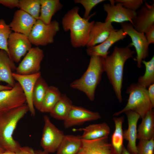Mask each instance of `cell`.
<instances>
[{
	"label": "cell",
	"mask_w": 154,
	"mask_h": 154,
	"mask_svg": "<svg viewBox=\"0 0 154 154\" xmlns=\"http://www.w3.org/2000/svg\"><path fill=\"white\" fill-rule=\"evenodd\" d=\"M40 7V0H19L18 8L37 20L39 17Z\"/></svg>",
	"instance_id": "cell-31"
},
{
	"label": "cell",
	"mask_w": 154,
	"mask_h": 154,
	"mask_svg": "<svg viewBox=\"0 0 154 154\" xmlns=\"http://www.w3.org/2000/svg\"><path fill=\"white\" fill-rule=\"evenodd\" d=\"M8 55L14 62L18 63L32 48L28 37L23 34L12 32L7 44Z\"/></svg>",
	"instance_id": "cell-10"
},
{
	"label": "cell",
	"mask_w": 154,
	"mask_h": 154,
	"mask_svg": "<svg viewBox=\"0 0 154 154\" xmlns=\"http://www.w3.org/2000/svg\"><path fill=\"white\" fill-rule=\"evenodd\" d=\"M44 122L40 144L43 151L48 153L56 152L65 136L51 121L46 115L44 116Z\"/></svg>",
	"instance_id": "cell-8"
},
{
	"label": "cell",
	"mask_w": 154,
	"mask_h": 154,
	"mask_svg": "<svg viewBox=\"0 0 154 154\" xmlns=\"http://www.w3.org/2000/svg\"><path fill=\"white\" fill-rule=\"evenodd\" d=\"M19 0H0V4L10 9L19 7Z\"/></svg>",
	"instance_id": "cell-38"
},
{
	"label": "cell",
	"mask_w": 154,
	"mask_h": 154,
	"mask_svg": "<svg viewBox=\"0 0 154 154\" xmlns=\"http://www.w3.org/2000/svg\"><path fill=\"white\" fill-rule=\"evenodd\" d=\"M12 31L9 25L3 19H0V49L9 54L7 44L8 39Z\"/></svg>",
	"instance_id": "cell-32"
},
{
	"label": "cell",
	"mask_w": 154,
	"mask_h": 154,
	"mask_svg": "<svg viewBox=\"0 0 154 154\" xmlns=\"http://www.w3.org/2000/svg\"><path fill=\"white\" fill-rule=\"evenodd\" d=\"M26 102L23 90L16 82L10 90L0 91V115L19 107Z\"/></svg>",
	"instance_id": "cell-9"
},
{
	"label": "cell",
	"mask_w": 154,
	"mask_h": 154,
	"mask_svg": "<svg viewBox=\"0 0 154 154\" xmlns=\"http://www.w3.org/2000/svg\"><path fill=\"white\" fill-rule=\"evenodd\" d=\"M41 7L39 19L44 24L48 25L52 17L61 10L63 5L59 0H40Z\"/></svg>",
	"instance_id": "cell-22"
},
{
	"label": "cell",
	"mask_w": 154,
	"mask_h": 154,
	"mask_svg": "<svg viewBox=\"0 0 154 154\" xmlns=\"http://www.w3.org/2000/svg\"><path fill=\"white\" fill-rule=\"evenodd\" d=\"M134 53L128 46L123 47L116 46L111 54L103 58L104 72L120 103L122 100L121 89L124 64L127 60L133 57Z\"/></svg>",
	"instance_id": "cell-1"
},
{
	"label": "cell",
	"mask_w": 154,
	"mask_h": 154,
	"mask_svg": "<svg viewBox=\"0 0 154 154\" xmlns=\"http://www.w3.org/2000/svg\"><path fill=\"white\" fill-rule=\"evenodd\" d=\"M132 25L137 31L145 33L147 30L154 25V3H145L136 11V15Z\"/></svg>",
	"instance_id": "cell-15"
},
{
	"label": "cell",
	"mask_w": 154,
	"mask_h": 154,
	"mask_svg": "<svg viewBox=\"0 0 154 154\" xmlns=\"http://www.w3.org/2000/svg\"><path fill=\"white\" fill-rule=\"evenodd\" d=\"M145 35L149 45L154 43V25L150 27L145 33Z\"/></svg>",
	"instance_id": "cell-37"
},
{
	"label": "cell",
	"mask_w": 154,
	"mask_h": 154,
	"mask_svg": "<svg viewBox=\"0 0 154 154\" xmlns=\"http://www.w3.org/2000/svg\"><path fill=\"white\" fill-rule=\"evenodd\" d=\"M82 143L81 136L65 135L58 148L56 154H77Z\"/></svg>",
	"instance_id": "cell-25"
},
{
	"label": "cell",
	"mask_w": 154,
	"mask_h": 154,
	"mask_svg": "<svg viewBox=\"0 0 154 154\" xmlns=\"http://www.w3.org/2000/svg\"><path fill=\"white\" fill-rule=\"evenodd\" d=\"M49 86L41 76L37 80L34 88L32 99L34 107L40 110Z\"/></svg>",
	"instance_id": "cell-29"
},
{
	"label": "cell",
	"mask_w": 154,
	"mask_h": 154,
	"mask_svg": "<svg viewBox=\"0 0 154 154\" xmlns=\"http://www.w3.org/2000/svg\"><path fill=\"white\" fill-rule=\"evenodd\" d=\"M104 72L103 58L99 56H91L86 72L81 78L72 82L70 86L83 92L90 101H93L96 87Z\"/></svg>",
	"instance_id": "cell-4"
},
{
	"label": "cell",
	"mask_w": 154,
	"mask_h": 154,
	"mask_svg": "<svg viewBox=\"0 0 154 154\" xmlns=\"http://www.w3.org/2000/svg\"><path fill=\"white\" fill-rule=\"evenodd\" d=\"M116 29L112 23L108 21L95 22L90 31L86 46L87 48L91 47L102 43Z\"/></svg>",
	"instance_id": "cell-20"
},
{
	"label": "cell",
	"mask_w": 154,
	"mask_h": 154,
	"mask_svg": "<svg viewBox=\"0 0 154 154\" xmlns=\"http://www.w3.org/2000/svg\"><path fill=\"white\" fill-rule=\"evenodd\" d=\"M121 154H130L127 149L124 146L122 151Z\"/></svg>",
	"instance_id": "cell-41"
},
{
	"label": "cell",
	"mask_w": 154,
	"mask_h": 154,
	"mask_svg": "<svg viewBox=\"0 0 154 154\" xmlns=\"http://www.w3.org/2000/svg\"><path fill=\"white\" fill-rule=\"evenodd\" d=\"M81 130L83 131L81 138L85 140L94 139L108 136L110 132V128L106 122L90 124Z\"/></svg>",
	"instance_id": "cell-24"
},
{
	"label": "cell",
	"mask_w": 154,
	"mask_h": 154,
	"mask_svg": "<svg viewBox=\"0 0 154 154\" xmlns=\"http://www.w3.org/2000/svg\"><path fill=\"white\" fill-rule=\"evenodd\" d=\"M73 105L72 100L66 94H62L50 113V115L56 119L64 121L67 118Z\"/></svg>",
	"instance_id": "cell-27"
},
{
	"label": "cell",
	"mask_w": 154,
	"mask_h": 154,
	"mask_svg": "<svg viewBox=\"0 0 154 154\" xmlns=\"http://www.w3.org/2000/svg\"><path fill=\"white\" fill-rule=\"evenodd\" d=\"M14 62L5 51L0 49V81L12 87L16 83L12 75L17 68Z\"/></svg>",
	"instance_id": "cell-21"
},
{
	"label": "cell",
	"mask_w": 154,
	"mask_h": 154,
	"mask_svg": "<svg viewBox=\"0 0 154 154\" xmlns=\"http://www.w3.org/2000/svg\"><path fill=\"white\" fill-rule=\"evenodd\" d=\"M37 154H49V153L46 152L44 151L41 150H38L35 151Z\"/></svg>",
	"instance_id": "cell-42"
},
{
	"label": "cell",
	"mask_w": 154,
	"mask_h": 154,
	"mask_svg": "<svg viewBox=\"0 0 154 154\" xmlns=\"http://www.w3.org/2000/svg\"><path fill=\"white\" fill-rule=\"evenodd\" d=\"M142 62L145 66V72L143 75L139 78L137 83L147 88L154 84V56L149 61H146L143 60Z\"/></svg>",
	"instance_id": "cell-30"
},
{
	"label": "cell",
	"mask_w": 154,
	"mask_h": 154,
	"mask_svg": "<svg viewBox=\"0 0 154 154\" xmlns=\"http://www.w3.org/2000/svg\"><path fill=\"white\" fill-rule=\"evenodd\" d=\"M12 88V87L9 86H5L0 84V91L10 90Z\"/></svg>",
	"instance_id": "cell-40"
},
{
	"label": "cell",
	"mask_w": 154,
	"mask_h": 154,
	"mask_svg": "<svg viewBox=\"0 0 154 154\" xmlns=\"http://www.w3.org/2000/svg\"><path fill=\"white\" fill-rule=\"evenodd\" d=\"M147 90L150 100L154 106V84H151L148 87Z\"/></svg>",
	"instance_id": "cell-39"
},
{
	"label": "cell",
	"mask_w": 154,
	"mask_h": 154,
	"mask_svg": "<svg viewBox=\"0 0 154 154\" xmlns=\"http://www.w3.org/2000/svg\"><path fill=\"white\" fill-rule=\"evenodd\" d=\"M79 8L74 7L69 10L63 16L62 21L64 30L70 32V41L74 48L86 46L90 31L94 21H89L81 17L78 13Z\"/></svg>",
	"instance_id": "cell-2"
},
{
	"label": "cell",
	"mask_w": 154,
	"mask_h": 154,
	"mask_svg": "<svg viewBox=\"0 0 154 154\" xmlns=\"http://www.w3.org/2000/svg\"><path fill=\"white\" fill-rule=\"evenodd\" d=\"M0 154H37L35 151L28 146L21 147L19 151L16 152H13L5 151Z\"/></svg>",
	"instance_id": "cell-36"
},
{
	"label": "cell",
	"mask_w": 154,
	"mask_h": 154,
	"mask_svg": "<svg viewBox=\"0 0 154 154\" xmlns=\"http://www.w3.org/2000/svg\"><path fill=\"white\" fill-rule=\"evenodd\" d=\"M36 20L24 11L19 9L14 13L9 24L11 31L28 37Z\"/></svg>",
	"instance_id": "cell-17"
},
{
	"label": "cell",
	"mask_w": 154,
	"mask_h": 154,
	"mask_svg": "<svg viewBox=\"0 0 154 154\" xmlns=\"http://www.w3.org/2000/svg\"><path fill=\"white\" fill-rule=\"evenodd\" d=\"M115 3H121L124 7L136 12L144 3L142 0H115Z\"/></svg>",
	"instance_id": "cell-35"
},
{
	"label": "cell",
	"mask_w": 154,
	"mask_h": 154,
	"mask_svg": "<svg viewBox=\"0 0 154 154\" xmlns=\"http://www.w3.org/2000/svg\"><path fill=\"white\" fill-rule=\"evenodd\" d=\"M142 119L137 130V139L139 140H150L154 137V112L153 109L148 112Z\"/></svg>",
	"instance_id": "cell-23"
},
{
	"label": "cell",
	"mask_w": 154,
	"mask_h": 154,
	"mask_svg": "<svg viewBox=\"0 0 154 154\" xmlns=\"http://www.w3.org/2000/svg\"><path fill=\"white\" fill-rule=\"evenodd\" d=\"M126 93L129 94L126 105L121 110L114 114V116L131 110L137 114L142 119L153 109L154 106L150 100L147 88L138 83H133L127 88Z\"/></svg>",
	"instance_id": "cell-5"
},
{
	"label": "cell",
	"mask_w": 154,
	"mask_h": 154,
	"mask_svg": "<svg viewBox=\"0 0 154 154\" xmlns=\"http://www.w3.org/2000/svg\"><path fill=\"white\" fill-rule=\"evenodd\" d=\"M5 151L4 150V149L0 145V154L4 152Z\"/></svg>",
	"instance_id": "cell-43"
},
{
	"label": "cell",
	"mask_w": 154,
	"mask_h": 154,
	"mask_svg": "<svg viewBox=\"0 0 154 154\" xmlns=\"http://www.w3.org/2000/svg\"><path fill=\"white\" fill-rule=\"evenodd\" d=\"M113 119L115 124V129L112 136L111 143L113 154H121L124 146L122 129L124 117L123 116L119 117H114Z\"/></svg>",
	"instance_id": "cell-26"
},
{
	"label": "cell",
	"mask_w": 154,
	"mask_h": 154,
	"mask_svg": "<svg viewBox=\"0 0 154 154\" xmlns=\"http://www.w3.org/2000/svg\"><path fill=\"white\" fill-rule=\"evenodd\" d=\"M12 75L14 80L19 83L23 90L26 102L31 115L35 116V111L33 102V93L35 84L38 79L41 76V72L26 75L19 74L14 72Z\"/></svg>",
	"instance_id": "cell-14"
},
{
	"label": "cell",
	"mask_w": 154,
	"mask_h": 154,
	"mask_svg": "<svg viewBox=\"0 0 154 154\" xmlns=\"http://www.w3.org/2000/svg\"><path fill=\"white\" fill-rule=\"evenodd\" d=\"M121 25L123 31L131 38V42L128 46L129 47L133 46L135 47L137 56L134 60L137 62V67L141 68L142 61L149 55V45L145 34L136 31L130 23H121Z\"/></svg>",
	"instance_id": "cell-7"
},
{
	"label": "cell",
	"mask_w": 154,
	"mask_h": 154,
	"mask_svg": "<svg viewBox=\"0 0 154 154\" xmlns=\"http://www.w3.org/2000/svg\"><path fill=\"white\" fill-rule=\"evenodd\" d=\"M29 111L27 104L0 115V145L5 151L16 152L21 146L13 137L19 121Z\"/></svg>",
	"instance_id": "cell-3"
},
{
	"label": "cell",
	"mask_w": 154,
	"mask_h": 154,
	"mask_svg": "<svg viewBox=\"0 0 154 154\" xmlns=\"http://www.w3.org/2000/svg\"><path fill=\"white\" fill-rule=\"evenodd\" d=\"M127 34L121 29L113 31L108 38L102 43L87 48V54L89 56H99L105 58L108 55V50L111 46L117 42L123 40L126 37Z\"/></svg>",
	"instance_id": "cell-18"
},
{
	"label": "cell",
	"mask_w": 154,
	"mask_h": 154,
	"mask_svg": "<svg viewBox=\"0 0 154 154\" xmlns=\"http://www.w3.org/2000/svg\"><path fill=\"white\" fill-rule=\"evenodd\" d=\"M110 1V3L103 5L104 10L107 14L105 21L121 23L129 21L132 24L133 21L136 15V12L124 7L119 3H115L114 0Z\"/></svg>",
	"instance_id": "cell-12"
},
{
	"label": "cell",
	"mask_w": 154,
	"mask_h": 154,
	"mask_svg": "<svg viewBox=\"0 0 154 154\" xmlns=\"http://www.w3.org/2000/svg\"><path fill=\"white\" fill-rule=\"evenodd\" d=\"M137 150V154H153L154 137L150 140H139Z\"/></svg>",
	"instance_id": "cell-33"
},
{
	"label": "cell",
	"mask_w": 154,
	"mask_h": 154,
	"mask_svg": "<svg viewBox=\"0 0 154 154\" xmlns=\"http://www.w3.org/2000/svg\"><path fill=\"white\" fill-rule=\"evenodd\" d=\"M58 22L54 20L46 25L37 20L28 37L32 44L38 46H45L54 42V38L60 30Z\"/></svg>",
	"instance_id": "cell-6"
},
{
	"label": "cell",
	"mask_w": 154,
	"mask_h": 154,
	"mask_svg": "<svg viewBox=\"0 0 154 154\" xmlns=\"http://www.w3.org/2000/svg\"><path fill=\"white\" fill-rule=\"evenodd\" d=\"M44 57L43 51L39 47H32L17 67L15 73L26 75L40 72L41 63Z\"/></svg>",
	"instance_id": "cell-11"
},
{
	"label": "cell",
	"mask_w": 154,
	"mask_h": 154,
	"mask_svg": "<svg viewBox=\"0 0 154 154\" xmlns=\"http://www.w3.org/2000/svg\"><path fill=\"white\" fill-rule=\"evenodd\" d=\"M101 117L98 112L73 105L67 118L64 121V125L65 128H68L82 125L86 122L97 120Z\"/></svg>",
	"instance_id": "cell-13"
},
{
	"label": "cell",
	"mask_w": 154,
	"mask_h": 154,
	"mask_svg": "<svg viewBox=\"0 0 154 154\" xmlns=\"http://www.w3.org/2000/svg\"><path fill=\"white\" fill-rule=\"evenodd\" d=\"M124 113L128 122L127 129L123 132L124 139L128 142L126 149L130 154H137V125L140 117L137 114L132 111H127Z\"/></svg>",
	"instance_id": "cell-19"
},
{
	"label": "cell",
	"mask_w": 154,
	"mask_h": 154,
	"mask_svg": "<svg viewBox=\"0 0 154 154\" xmlns=\"http://www.w3.org/2000/svg\"><path fill=\"white\" fill-rule=\"evenodd\" d=\"M81 147L77 154H113L108 136L92 139H82Z\"/></svg>",
	"instance_id": "cell-16"
},
{
	"label": "cell",
	"mask_w": 154,
	"mask_h": 154,
	"mask_svg": "<svg viewBox=\"0 0 154 154\" xmlns=\"http://www.w3.org/2000/svg\"><path fill=\"white\" fill-rule=\"evenodd\" d=\"M61 94L57 87L49 86L39 111L50 113L60 99Z\"/></svg>",
	"instance_id": "cell-28"
},
{
	"label": "cell",
	"mask_w": 154,
	"mask_h": 154,
	"mask_svg": "<svg viewBox=\"0 0 154 154\" xmlns=\"http://www.w3.org/2000/svg\"><path fill=\"white\" fill-rule=\"evenodd\" d=\"M104 1V0H75L74 1L75 3L81 4L83 6L85 10L83 18L87 19L95 13L90 15L92 9L98 4Z\"/></svg>",
	"instance_id": "cell-34"
}]
</instances>
